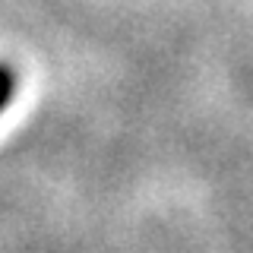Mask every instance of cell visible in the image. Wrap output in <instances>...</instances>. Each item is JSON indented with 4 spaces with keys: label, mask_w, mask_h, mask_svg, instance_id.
Segmentation results:
<instances>
[{
    "label": "cell",
    "mask_w": 253,
    "mask_h": 253,
    "mask_svg": "<svg viewBox=\"0 0 253 253\" xmlns=\"http://www.w3.org/2000/svg\"><path fill=\"white\" fill-rule=\"evenodd\" d=\"M13 89H16V73H13L10 67H6V63H0V111L10 105Z\"/></svg>",
    "instance_id": "6da1fadb"
}]
</instances>
